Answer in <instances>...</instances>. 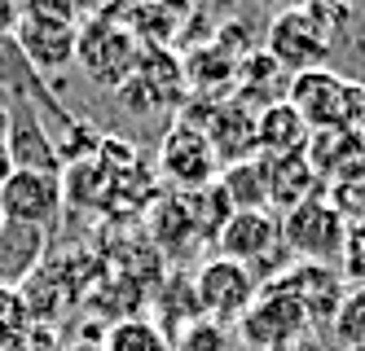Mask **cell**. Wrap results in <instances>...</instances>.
Returning <instances> with one entry per match:
<instances>
[{
  "label": "cell",
  "mask_w": 365,
  "mask_h": 351,
  "mask_svg": "<svg viewBox=\"0 0 365 351\" xmlns=\"http://www.w3.org/2000/svg\"><path fill=\"white\" fill-rule=\"evenodd\" d=\"M344 22H348V9L334 5V0H312L308 9H282L264 31V53L291 79L304 70H317L326 66Z\"/></svg>",
  "instance_id": "6da1fadb"
},
{
  "label": "cell",
  "mask_w": 365,
  "mask_h": 351,
  "mask_svg": "<svg viewBox=\"0 0 365 351\" xmlns=\"http://www.w3.org/2000/svg\"><path fill=\"white\" fill-rule=\"evenodd\" d=\"M286 101L299 110L308 132H344V127H361L365 119V84L330 66L295 75L291 88H286Z\"/></svg>",
  "instance_id": "7a4b0ae2"
},
{
  "label": "cell",
  "mask_w": 365,
  "mask_h": 351,
  "mask_svg": "<svg viewBox=\"0 0 365 351\" xmlns=\"http://www.w3.org/2000/svg\"><path fill=\"white\" fill-rule=\"evenodd\" d=\"M137 58H141V40L115 14H97L75 31V62L88 70L93 84L110 88V93H119L133 79Z\"/></svg>",
  "instance_id": "3957f363"
},
{
  "label": "cell",
  "mask_w": 365,
  "mask_h": 351,
  "mask_svg": "<svg viewBox=\"0 0 365 351\" xmlns=\"http://www.w3.org/2000/svg\"><path fill=\"white\" fill-rule=\"evenodd\" d=\"M282 220V246L286 255H295L299 263H334L344 255V241H348V220L326 194L299 202L295 211L277 215Z\"/></svg>",
  "instance_id": "277c9868"
},
{
  "label": "cell",
  "mask_w": 365,
  "mask_h": 351,
  "mask_svg": "<svg viewBox=\"0 0 365 351\" xmlns=\"http://www.w3.org/2000/svg\"><path fill=\"white\" fill-rule=\"evenodd\" d=\"M259 277L251 273L247 263L238 259H207L198 273H194V299H198V312L202 320H216V325H238L247 316V308L259 299Z\"/></svg>",
  "instance_id": "5b68a950"
},
{
  "label": "cell",
  "mask_w": 365,
  "mask_h": 351,
  "mask_svg": "<svg viewBox=\"0 0 365 351\" xmlns=\"http://www.w3.org/2000/svg\"><path fill=\"white\" fill-rule=\"evenodd\" d=\"M159 176L172 194H202L220 180V158L198 123H176L159 141Z\"/></svg>",
  "instance_id": "8992f818"
},
{
  "label": "cell",
  "mask_w": 365,
  "mask_h": 351,
  "mask_svg": "<svg viewBox=\"0 0 365 351\" xmlns=\"http://www.w3.org/2000/svg\"><path fill=\"white\" fill-rule=\"evenodd\" d=\"M308 330H312L308 312L282 285H264L259 299L247 308V316L238 320V338L251 351H291Z\"/></svg>",
  "instance_id": "52a82bcc"
},
{
  "label": "cell",
  "mask_w": 365,
  "mask_h": 351,
  "mask_svg": "<svg viewBox=\"0 0 365 351\" xmlns=\"http://www.w3.org/2000/svg\"><path fill=\"white\" fill-rule=\"evenodd\" d=\"M66 189H62V172H36V167H14V176L0 184V211L9 224L22 229H40L48 233L53 220L62 215Z\"/></svg>",
  "instance_id": "ba28073f"
},
{
  "label": "cell",
  "mask_w": 365,
  "mask_h": 351,
  "mask_svg": "<svg viewBox=\"0 0 365 351\" xmlns=\"http://www.w3.org/2000/svg\"><path fill=\"white\" fill-rule=\"evenodd\" d=\"M216 246L225 259L247 263L251 273L259 277V285L269 281V263L277 255H286L282 246V220L273 211H233L229 224L216 233Z\"/></svg>",
  "instance_id": "9c48e42d"
},
{
  "label": "cell",
  "mask_w": 365,
  "mask_h": 351,
  "mask_svg": "<svg viewBox=\"0 0 365 351\" xmlns=\"http://www.w3.org/2000/svg\"><path fill=\"white\" fill-rule=\"evenodd\" d=\"M269 285H282L308 312L312 325H330L339 303H344V294H348L344 273H339L334 263H291V268H282Z\"/></svg>",
  "instance_id": "30bf717a"
},
{
  "label": "cell",
  "mask_w": 365,
  "mask_h": 351,
  "mask_svg": "<svg viewBox=\"0 0 365 351\" xmlns=\"http://www.w3.org/2000/svg\"><path fill=\"white\" fill-rule=\"evenodd\" d=\"M304 158H308V167L317 172V180L326 189H334V184H356L365 176V132L361 127L312 132Z\"/></svg>",
  "instance_id": "8fae6325"
},
{
  "label": "cell",
  "mask_w": 365,
  "mask_h": 351,
  "mask_svg": "<svg viewBox=\"0 0 365 351\" xmlns=\"http://www.w3.org/2000/svg\"><path fill=\"white\" fill-rule=\"evenodd\" d=\"M75 22H53V18H31V14H18V26H14V40L22 48L36 70L53 75V70H66L75 62Z\"/></svg>",
  "instance_id": "7c38bea8"
},
{
  "label": "cell",
  "mask_w": 365,
  "mask_h": 351,
  "mask_svg": "<svg viewBox=\"0 0 365 351\" xmlns=\"http://www.w3.org/2000/svg\"><path fill=\"white\" fill-rule=\"evenodd\" d=\"M119 97H137L133 110H163L180 97V66L163 48H141L133 79L119 88Z\"/></svg>",
  "instance_id": "4fadbf2b"
},
{
  "label": "cell",
  "mask_w": 365,
  "mask_h": 351,
  "mask_svg": "<svg viewBox=\"0 0 365 351\" xmlns=\"http://www.w3.org/2000/svg\"><path fill=\"white\" fill-rule=\"evenodd\" d=\"M202 132H207V141H212L220 167L242 163V158H255V110H251V105H242L238 97L220 101Z\"/></svg>",
  "instance_id": "5bb4252c"
},
{
  "label": "cell",
  "mask_w": 365,
  "mask_h": 351,
  "mask_svg": "<svg viewBox=\"0 0 365 351\" xmlns=\"http://www.w3.org/2000/svg\"><path fill=\"white\" fill-rule=\"evenodd\" d=\"M264 163V180H269V211L286 215L299 202L326 194V184L317 180V172L308 167L304 154H286V158H259Z\"/></svg>",
  "instance_id": "9a60e30c"
},
{
  "label": "cell",
  "mask_w": 365,
  "mask_h": 351,
  "mask_svg": "<svg viewBox=\"0 0 365 351\" xmlns=\"http://www.w3.org/2000/svg\"><path fill=\"white\" fill-rule=\"evenodd\" d=\"M308 123L291 101H273L264 110H255V154L259 158H286L308 150Z\"/></svg>",
  "instance_id": "2e32d148"
},
{
  "label": "cell",
  "mask_w": 365,
  "mask_h": 351,
  "mask_svg": "<svg viewBox=\"0 0 365 351\" xmlns=\"http://www.w3.org/2000/svg\"><path fill=\"white\" fill-rule=\"evenodd\" d=\"M150 229H154V241H159L163 251L185 255L194 241L202 237L194 194H172V198H159V202L150 206Z\"/></svg>",
  "instance_id": "e0dca14e"
},
{
  "label": "cell",
  "mask_w": 365,
  "mask_h": 351,
  "mask_svg": "<svg viewBox=\"0 0 365 351\" xmlns=\"http://www.w3.org/2000/svg\"><path fill=\"white\" fill-rule=\"evenodd\" d=\"M44 246H48V233L5 224V233H0V285H22L27 281L44 263Z\"/></svg>",
  "instance_id": "ac0fdd59"
},
{
  "label": "cell",
  "mask_w": 365,
  "mask_h": 351,
  "mask_svg": "<svg viewBox=\"0 0 365 351\" xmlns=\"http://www.w3.org/2000/svg\"><path fill=\"white\" fill-rule=\"evenodd\" d=\"M286 88H291V75H286L264 48L238 62V101L242 105H259V110H264L273 101H286Z\"/></svg>",
  "instance_id": "d6986e66"
},
{
  "label": "cell",
  "mask_w": 365,
  "mask_h": 351,
  "mask_svg": "<svg viewBox=\"0 0 365 351\" xmlns=\"http://www.w3.org/2000/svg\"><path fill=\"white\" fill-rule=\"evenodd\" d=\"M9 158L14 167H36V172H58V150L48 145L44 137V123L31 110H18L9 123Z\"/></svg>",
  "instance_id": "ffe728a7"
},
{
  "label": "cell",
  "mask_w": 365,
  "mask_h": 351,
  "mask_svg": "<svg viewBox=\"0 0 365 351\" xmlns=\"http://www.w3.org/2000/svg\"><path fill=\"white\" fill-rule=\"evenodd\" d=\"M220 194L229 198L233 211H269V180H264V163L255 158H242V163L220 167Z\"/></svg>",
  "instance_id": "44dd1931"
},
{
  "label": "cell",
  "mask_w": 365,
  "mask_h": 351,
  "mask_svg": "<svg viewBox=\"0 0 365 351\" xmlns=\"http://www.w3.org/2000/svg\"><path fill=\"white\" fill-rule=\"evenodd\" d=\"M106 351H172V334L150 316H123L101 338Z\"/></svg>",
  "instance_id": "7402d4cb"
},
{
  "label": "cell",
  "mask_w": 365,
  "mask_h": 351,
  "mask_svg": "<svg viewBox=\"0 0 365 351\" xmlns=\"http://www.w3.org/2000/svg\"><path fill=\"white\" fill-rule=\"evenodd\" d=\"M330 334L344 351H365V285H348L344 303H339Z\"/></svg>",
  "instance_id": "603a6c76"
},
{
  "label": "cell",
  "mask_w": 365,
  "mask_h": 351,
  "mask_svg": "<svg viewBox=\"0 0 365 351\" xmlns=\"http://www.w3.org/2000/svg\"><path fill=\"white\" fill-rule=\"evenodd\" d=\"M31 308L18 285H0V351H18L22 338L31 334Z\"/></svg>",
  "instance_id": "cb8c5ba5"
},
{
  "label": "cell",
  "mask_w": 365,
  "mask_h": 351,
  "mask_svg": "<svg viewBox=\"0 0 365 351\" xmlns=\"http://www.w3.org/2000/svg\"><path fill=\"white\" fill-rule=\"evenodd\" d=\"M172 351H229V334L216 320H194V325L172 342Z\"/></svg>",
  "instance_id": "d4e9b609"
},
{
  "label": "cell",
  "mask_w": 365,
  "mask_h": 351,
  "mask_svg": "<svg viewBox=\"0 0 365 351\" xmlns=\"http://www.w3.org/2000/svg\"><path fill=\"white\" fill-rule=\"evenodd\" d=\"M339 273H344V281H356L365 285V220L361 224H348V241H344V255H339Z\"/></svg>",
  "instance_id": "484cf974"
},
{
  "label": "cell",
  "mask_w": 365,
  "mask_h": 351,
  "mask_svg": "<svg viewBox=\"0 0 365 351\" xmlns=\"http://www.w3.org/2000/svg\"><path fill=\"white\" fill-rule=\"evenodd\" d=\"M31 18H53V22H75V0H27Z\"/></svg>",
  "instance_id": "4316f807"
},
{
  "label": "cell",
  "mask_w": 365,
  "mask_h": 351,
  "mask_svg": "<svg viewBox=\"0 0 365 351\" xmlns=\"http://www.w3.org/2000/svg\"><path fill=\"white\" fill-rule=\"evenodd\" d=\"M14 26H18V9L14 5H0V40H5Z\"/></svg>",
  "instance_id": "83f0119b"
},
{
  "label": "cell",
  "mask_w": 365,
  "mask_h": 351,
  "mask_svg": "<svg viewBox=\"0 0 365 351\" xmlns=\"http://www.w3.org/2000/svg\"><path fill=\"white\" fill-rule=\"evenodd\" d=\"M9 123H14V105L0 97V141H9Z\"/></svg>",
  "instance_id": "f1b7e54d"
},
{
  "label": "cell",
  "mask_w": 365,
  "mask_h": 351,
  "mask_svg": "<svg viewBox=\"0 0 365 351\" xmlns=\"http://www.w3.org/2000/svg\"><path fill=\"white\" fill-rule=\"evenodd\" d=\"M9 176H14V158H9V145L0 141V184H5Z\"/></svg>",
  "instance_id": "f546056e"
},
{
  "label": "cell",
  "mask_w": 365,
  "mask_h": 351,
  "mask_svg": "<svg viewBox=\"0 0 365 351\" xmlns=\"http://www.w3.org/2000/svg\"><path fill=\"white\" fill-rule=\"evenodd\" d=\"M62 351H106L101 342H71V347H62Z\"/></svg>",
  "instance_id": "4dcf8cb0"
},
{
  "label": "cell",
  "mask_w": 365,
  "mask_h": 351,
  "mask_svg": "<svg viewBox=\"0 0 365 351\" xmlns=\"http://www.w3.org/2000/svg\"><path fill=\"white\" fill-rule=\"evenodd\" d=\"M312 0H282V9H308Z\"/></svg>",
  "instance_id": "1f68e13d"
},
{
  "label": "cell",
  "mask_w": 365,
  "mask_h": 351,
  "mask_svg": "<svg viewBox=\"0 0 365 351\" xmlns=\"http://www.w3.org/2000/svg\"><path fill=\"white\" fill-rule=\"evenodd\" d=\"M334 5H344V9L352 14V9H361V5H365V0H334Z\"/></svg>",
  "instance_id": "d6a6232c"
},
{
  "label": "cell",
  "mask_w": 365,
  "mask_h": 351,
  "mask_svg": "<svg viewBox=\"0 0 365 351\" xmlns=\"http://www.w3.org/2000/svg\"><path fill=\"white\" fill-rule=\"evenodd\" d=\"M5 224H9V220H5V211H0V233H5Z\"/></svg>",
  "instance_id": "836d02e7"
},
{
  "label": "cell",
  "mask_w": 365,
  "mask_h": 351,
  "mask_svg": "<svg viewBox=\"0 0 365 351\" xmlns=\"http://www.w3.org/2000/svg\"><path fill=\"white\" fill-rule=\"evenodd\" d=\"M0 5H14V0H0Z\"/></svg>",
  "instance_id": "e575fe53"
},
{
  "label": "cell",
  "mask_w": 365,
  "mask_h": 351,
  "mask_svg": "<svg viewBox=\"0 0 365 351\" xmlns=\"http://www.w3.org/2000/svg\"><path fill=\"white\" fill-rule=\"evenodd\" d=\"M361 132H365V119H361Z\"/></svg>",
  "instance_id": "d590c367"
},
{
  "label": "cell",
  "mask_w": 365,
  "mask_h": 351,
  "mask_svg": "<svg viewBox=\"0 0 365 351\" xmlns=\"http://www.w3.org/2000/svg\"><path fill=\"white\" fill-rule=\"evenodd\" d=\"M361 184H365V176H361Z\"/></svg>",
  "instance_id": "8d00e7d4"
}]
</instances>
